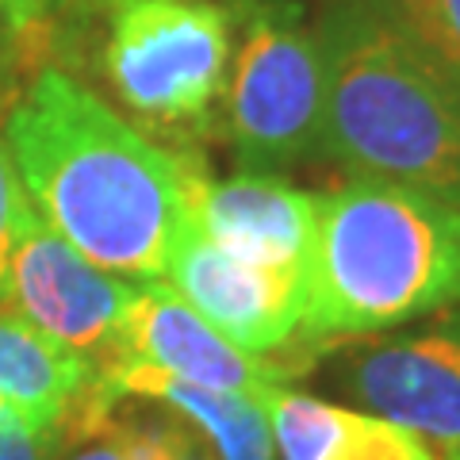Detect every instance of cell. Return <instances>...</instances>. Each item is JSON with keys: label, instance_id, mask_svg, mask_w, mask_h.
<instances>
[{"label": "cell", "instance_id": "obj_8", "mask_svg": "<svg viewBox=\"0 0 460 460\" xmlns=\"http://www.w3.org/2000/svg\"><path fill=\"white\" fill-rule=\"evenodd\" d=\"M338 384L365 411L422 438L438 460H460V334L353 338L341 353Z\"/></svg>", "mask_w": 460, "mask_h": 460}, {"label": "cell", "instance_id": "obj_19", "mask_svg": "<svg viewBox=\"0 0 460 460\" xmlns=\"http://www.w3.org/2000/svg\"><path fill=\"white\" fill-rule=\"evenodd\" d=\"M77 460H123V456H119V449H115V441H108V438H104L100 445H93L89 453H81Z\"/></svg>", "mask_w": 460, "mask_h": 460}, {"label": "cell", "instance_id": "obj_5", "mask_svg": "<svg viewBox=\"0 0 460 460\" xmlns=\"http://www.w3.org/2000/svg\"><path fill=\"white\" fill-rule=\"evenodd\" d=\"M326 62L296 0H253L230 66L223 135L242 169L277 172L323 150Z\"/></svg>", "mask_w": 460, "mask_h": 460}, {"label": "cell", "instance_id": "obj_15", "mask_svg": "<svg viewBox=\"0 0 460 460\" xmlns=\"http://www.w3.org/2000/svg\"><path fill=\"white\" fill-rule=\"evenodd\" d=\"M395 12L411 39L460 81V0H395Z\"/></svg>", "mask_w": 460, "mask_h": 460}, {"label": "cell", "instance_id": "obj_4", "mask_svg": "<svg viewBox=\"0 0 460 460\" xmlns=\"http://www.w3.org/2000/svg\"><path fill=\"white\" fill-rule=\"evenodd\" d=\"M253 0H89L93 69L172 154H199L223 135V108L242 20Z\"/></svg>", "mask_w": 460, "mask_h": 460}, {"label": "cell", "instance_id": "obj_14", "mask_svg": "<svg viewBox=\"0 0 460 460\" xmlns=\"http://www.w3.org/2000/svg\"><path fill=\"white\" fill-rule=\"evenodd\" d=\"M319 460H438L434 449L376 414L341 411L334 438L326 441Z\"/></svg>", "mask_w": 460, "mask_h": 460}, {"label": "cell", "instance_id": "obj_7", "mask_svg": "<svg viewBox=\"0 0 460 460\" xmlns=\"http://www.w3.org/2000/svg\"><path fill=\"white\" fill-rule=\"evenodd\" d=\"M165 280L208 326L253 357L284 361V349L304 334V265H253L230 257L199 234L189 215L172 238ZM292 361L311 365L314 357Z\"/></svg>", "mask_w": 460, "mask_h": 460}, {"label": "cell", "instance_id": "obj_16", "mask_svg": "<svg viewBox=\"0 0 460 460\" xmlns=\"http://www.w3.org/2000/svg\"><path fill=\"white\" fill-rule=\"evenodd\" d=\"M62 434L35 426L20 411L0 407V460H54Z\"/></svg>", "mask_w": 460, "mask_h": 460}, {"label": "cell", "instance_id": "obj_12", "mask_svg": "<svg viewBox=\"0 0 460 460\" xmlns=\"http://www.w3.org/2000/svg\"><path fill=\"white\" fill-rule=\"evenodd\" d=\"M93 384L96 372L81 357L39 334L20 314H0V407L62 434Z\"/></svg>", "mask_w": 460, "mask_h": 460}, {"label": "cell", "instance_id": "obj_10", "mask_svg": "<svg viewBox=\"0 0 460 460\" xmlns=\"http://www.w3.org/2000/svg\"><path fill=\"white\" fill-rule=\"evenodd\" d=\"M189 219L230 257L253 265H307L314 196L253 169L215 181L204 157L189 154Z\"/></svg>", "mask_w": 460, "mask_h": 460}, {"label": "cell", "instance_id": "obj_6", "mask_svg": "<svg viewBox=\"0 0 460 460\" xmlns=\"http://www.w3.org/2000/svg\"><path fill=\"white\" fill-rule=\"evenodd\" d=\"M138 284L81 257L31 208L12 250L8 311L81 357L100 380L123 361V330Z\"/></svg>", "mask_w": 460, "mask_h": 460}, {"label": "cell", "instance_id": "obj_2", "mask_svg": "<svg viewBox=\"0 0 460 460\" xmlns=\"http://www.w3.org/2000/svg\"><path fill=\"white\" fill-rule=\"evenodd\" d=\"M323 150L349 177L407 184L460 208V81L384 8L338 4L319 27Z\"/></svg>", "mask_w": 460, "mask_h": 460}, {"label": "cell", "instance_id": "obj_1", "mask_svg": "<svg viewBox=\"0 0 460 460\" xmlns=\"http://www.w3.org/2000/svg\"><path fill=\"white\" fill-rule=\"evenodd\" d=\"M4 138L23 196L58 238L115 277H165L189 215V154L142 135L58 62L27 69Z\"/></svg>", "mask_w": 460, "mask_h": 460}, {"label": "cell", "instance_id": "obj_9", "mask_svg": "<svg viewBox=\"0 0 460 460\" xmlns=\"http://www.w3.org/2000/svg\"><path fill=\"white\" fill-rule=\"evenodd\" d=\"M123 361L154 365L177 380L250 399H261L269 387L307 372V361H292V357L277 361V357H253L238 349L162 280L138 284V299L123 330Z\"/></svg>", "mask_w": 460, "mask_h": 460}, {"label": "cell", "instance_id": "obj_18", "mask_svg": "<svg viewBox=\"0 0 460 460\" xmlns=\"http://www.w3.org/2000/svg\"><path fill=\"white\" fill-rule=\"evenodd\" d=\"M177 460H219L199 438H192L189 429L181 426V438H177Z\"/></svg>", "mask_w": 460, "mask_h": 460}, {"label": "cell", "instance_id": "obj_13", "mask_svg": "<svg viewBox=\"0 0 460 460\" xmlns=\"http://www.w3.org/2000/svg\"><path fill=\"white\" fill-rule=\"evenodd\" d=\"M39 31L27 35H8L0 42V307H8V269H12V250H16V234L23 219L31 215V199L23 196V184L16 177V165H12L8 154V111L16 104V96L23 89V77L31 69V54Z\"/></svg>", "mask_w": 460, "mask_h": 460}, {"label": "cell", "instance_id": "obj_3", "mask_svg": "<svg viewBox=\"0 0 460 460\" xmlns=\"http://www.w3.org/2000/svg\"><path fill=\"white\" fill-rule=\"evenodd\" d=\"M304 338H365L460 304V208L349 177L314 196Z\"/></svg>", "mask_w": 460, "mask_h": 460}, {"label": "cell", "instance_id": "obj_11", "mask_svg": "<svg viewBox=\"0 0 460 460\" xmlns=\"http://www.w3.org/2000/svg\"><path fill=\"white\" fill-rule=\"evenodd\" d=\"M100 380L115 395H138V399L165 402L169 411H177L184 422H192L211 441L219 460H272V453H277L261 399L199 387V384L177 380L162 368L138 365V361L115 365Z\"/></svg>", "mask_w": 460, "mask_h": 460}, {"label": "cell", "instance_id": "obj_17", "mask_svg": "<svg viewBox=\"0 0 460 460\" xmlns=\"http://www.w3.org/2000/svg\"><path fill=\"white\" fill-rule=\"evenodd\" d=\"M54 8V0H0V20L8 23V35L42 31Z\"/></svg>", "mask_w": 460, "mask_h": 460}]
</instances>
